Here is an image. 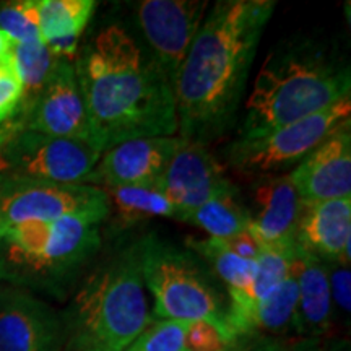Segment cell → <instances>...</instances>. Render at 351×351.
<instances>
[{"instance_id":"1","label":"cell","mask_w":351,"mask_h":351,"mask_svg":"<svg viewBox=\"0 0 351 351\" xmlns=\"http://www.w3.org/2000/svg\"><path fill=\"white\" fill-rule=\"evenodd\" d=\"M274 0H218L208 8L174 82L178 137L207 145L238 109Z\"/></svg>"},{"instance_id":"2","label":"cell","mask_w":351,"mask_h":351,"mask_svg":"<svg viewBox=\"0 0 351 351\" xmlns=\"http://www.w3.org/2000/svg\"><path fill=\"white\" fill-rule=\"evenodd\" d=\"M73 65L96 152L104 153L127 140L178 134L173 86L122 26L99 29Z\"/></svg>"},{"instance_id":"3","label":"cell","mask_w":351,"mask_h":351,"mask_svg":"<svg viewBox=\"0 0 351 351\" xmlns=\"http://www.w3.org/2000/svg\"><path fill=\"white\" fill-rule=\"evenodd\" d=\"M351 90L348 64L313 44L271 51L247 96L238 137H254L324 111Z\"/></svg>"},{"instance_id":"4","label":"cell","mask_w":351,"mask_h":351,"mask_svg":"<svg viewBox=\"0 0 351 351\" xmlns=\"http://www.w3.org/2000/svg\"><path fill=\"white\" fill-rule=\"evenodd\" d=\"M153 322L142 243L104 258L78 288L64 319L67 351H125Z\"/></svg>"},{"instance_id":"5","label":"cell","mask_w":351,"mask_h":351,"mask_svg":"<svg viewBox=\"0 0 351 351\" xmlns=\"http://www.w3.org/2000/svg\"><path fill=\"white\" fill-rule=\"evenodd\" d=\"M101 225L93 218L64 217L0 230V282L64 293L99 252Z\"/></svg>"},{"instance_id":"6","label":"cell","mask_w":351,"mask_h":351,"mask_svg":"<svg viewBox=\"0 0 351 351\" xmlns=\"http://www.w3.org/2000/svg\"><path fill=\"white\" fill-rule=\"evenodd\" d=\"M142 243L145 288L153 296V314L158 320L208 322L228 343H234L228 324V306L210 275L202 269L195 254L176 247L156 236Z\"/></svg>"},{"instance_id":"7","label":"cell","mask_w":351,"mask_h":351,"mask_svg":"<svg viewBox=\"0 0 351 351\" xmlns=\"http://www.w3.org/2000/svg\"><path fill=\"white\" fill-rule=\"evenodd\" d=\"M351 122V98L254 137H238L228 145L226 163L238 173L274 178L300 166L319 145Z\"/></svg>"},{"instance_id":"8","label":"cell","mask_w":351,"mask_h":351,"mask_svg":"<svg viewBox=\"0 0 351 351\" xmlns=\"http://www.w3.org/2000/svg\"><path fill=\"white\" fill-rule=\"evenodd\" d=\"M101 153L90 143L23 130L10 122L0 127V178L23 181L85 184Z\"/></svg>"},{"instance_id":"9","label":"cell","mask_w":351,"mask_h":351,"mask_svg":"<svg viewBox=\"0 0 351 351\" xmlns=\"http://www.w3.org/2000/svg\"><path fill=\"white\" fill-rule=\"evenodd\" d=\"M108 213V195L99 187L0 178V230L64 217H86L103 223Z\"/></svg>"},{"instance_id":"10","label":"cell","mask_w":351,"mask_h":351,"mask_svg":"<svg viewBox=\"0 0 351 351\" xmlns=\"http://www.w3.org/2000/svg\"><path fill=\"white\" fill-rule=\"evenodd\" d=\"M207 10L205 0H142L135 3V21L147 52L173 88Z\"/></svg>"},{"instance_id":"11","label":"cell","mask_w":351,"mask_h":351,"mask_svg":"<svg viewBox=\"0 0 351 351\" xmlns=\"http://www.w3.org/2000/svg\"><path fill=\"white\" fill-rule=\"evenodd\" d=\"M8 122L23 130L91 145L90 121L73 62L60 60L43 90L23 101Z\"/></svg>"},{"instance_id":"12","label":"cell","mask_w":351,"mask_h":351,"mask_svg":"<svg viewBox=\"0 0 351 351\" xmlns=\"http://www.w3.org/2000/svg\"><path fill=\"white\" fill-rule=\"evenodd\" d=\"M158 182L176 207V217L217 197L238 194V187L207 145L189 140H182Z\"/></svg>"},{"instance_id":"13","label":"cell","mask_w":351,"mask_h":351,"mask_svg":"<svg viewBox=\"0 0 351 351\" xmlns=\"http://www.w3.org/2000/svg\"><path fill=\"white\" fill-rule=\"evenodd\" d=\"M64 319L20 288L0 289V351H60Z\"/></svg>"},{"instance_id":"14","label":"cell","mask_w":351,"mask_h":351,"mask_svg":"<svg viewBox=\"0 0 351 351\" xmlns=\"http://www.w3.org/2000/svg\"><path fill=\"white\" fill-rule=\"evenodd\" d=\"M181 142L182 138L178 135L122 142L101 153L98 163L85 184L106 189L155 182L165 173Z\"/></svg>"},{"instance_id":"15","label":"cell","mask_w":351,"mask_h":351,"mask_svg":"<svg viewBox=\"0 0 351 351\" xmlns=\"http://www.w3.org/2000/svg\"><path fill=\"white\" fill-rule=\"evenodd\" d=\"M302 204L351 197V122L289 173Z\"/></svg>"},{"instance_id":"16","label":"cell","mask_w":351,"mask_h":351,"mask_svg":"<svg viewBox=\"0 0 351 351\" xmlns=\"http://www.w3.org/2000/svg\"><path fill=\"white\" fill-rule=\"evenodd\" d=\"M351 241V197L302 205L295 231L301 251L327 263H348Z\"/></svg>"},{"instance_id":"17","label":"cell","mask_w":351,"mask_h":351,"mask_svg":"<svg viewBox=\"0 0 351 351\" xmlns=\"http://www.w3.org/2000/svg\"><path fill=\"white\" fill-rule=\"evenodd\" d=\"M254 200L256 212H251L247 231L258 245L293 243L304 204L289 174L263 179L256 189Z\"/></svg>"},{"instance_id":"18","label":"cell","mask_w":351,"mask_h":351,"mask_svg":"<svg viewBox=\"0 0 351 351\" xmlns=\"http://www.w3.org/2000/svg\"><path fill=\"white\" fill-rule=\"evenodd\" d=\"M291 269L298 283L296 333L320 340L332 330L333 301L327 262L311 256L295 244Z\"/></svg>"},{"instance_id":"19","label":"cell","mask_w":351,"mask_h":351,"mask_svg":"<svg viewBox=\"0 0 351 351\" xmlns=\"http://www.w3.org/2000/svg\"><path fill=\"white\" fill-rule=\"evenodd\" d=\"M36 10L44 44L57 59L73 62L96 10L95 0H36Z\"/></svg>"},{"instance_id":"20","label":"cell","mask_w":351,"mask_h":351,"mask_svg":"<svg viewBox=\"0 0 351 351\" xmlns=\"http://www.w3.org/2000/svg\"><path fill=\"white\" fill-rule=\"evenodd\" d=\"M103 191L108 195V218H111L112 228L117 231L127 230L152 218L176 217V207L166 197L158 181L137 186L106 187Z\"/></svg>"},{"instance_id":"21","label":"cell","mask_w":351,"mask_h":351,"mask_svg":"<svg viewBox=\"0 0 351 351\" xmlns=\"http://www.w3.org/2000/svg\"><path fill=\"white\" fill-rule=\"evenodd\" d=\"M238 194H228L217 197L200 207L178 213L176 219L199 226L208 232V238L230 239L239 232L247 231L251 223V210L236 199Z\"/></svg>"},{"instance_id":"22","label":"cell","mask_w":351,"mask_h":351,"mask_svg":"<svg viewBox=\"0 0 351 351\" xmlns=\"http://www.w3.org/2000/svg\"><path fill=\"white\" fill-rule=\"evenodd\" d=\"M296 311L298 283L295 271L289 269L287 278L258 307L254 335L258 332L274 337L287 335L289 332L296 333Z\"/></svg>"},{"instance_id":"23","label":"cell","mask_w":351,"mask_h":351,"mask_svg":"<svg viewBox=\"0 0 351 351\" xmlns=\"http://www.w3.org/2000/svg\"><path fill=\"white\" fill-rule=\"evenodd\" d=\"M10 56L19 70L21 83H23L21 103L33 99L43 90V86L54 73L57 64L60 62V59H57L43 41L33 44H13Z\"/></svg>"},{"instance_id":"24","label":"cell","mask_w":351,"mask_h":351,"mask_svg":"<svg viewBox=\"0 0 351 351\" xmlns=\"http://www.w3.org/2000/svg\"><path fill=\"white\" fill-rule=\"evenodd\" d=\"M0 29L15 44L41 43L36 0H13L0 3Z\"/></svg>"},{"instance_id":"25","label":"cell","mask_w":351,"mask_h":351,"mask_svg":"<svg viewBox=\"0 0 351 351\" xmlns=\"http://www.w3.org/2000/svg\"><path fill=\"white\" fill-rule=\"evenodd\" d=\"M186 320H155L125 351H189Z\"/></svg>"},{"instance_id":"26","label":"cell","mask_w":351,"mask_h":351,"mask_svg":"<svg viewBox=\"0 0 351 351\" xmlns=\"http://www.w3.org/2000/svg\"><path fill=\"white\" fill-rule=\"evenodd\" d=\"M23 99V83L12 56L0 60V127L19 112Z\"/></svg>"},{"instance_id":"27","label":"cell","mask_w":351,"mask_h":351,"mask_svg":"<svg viewBox=\"0 0 351 351\" xmlns=\"http://www.w3.org/2000/svg\"><path fill=\"white\" fill-rule=\"evenodd\" d=\"M186 341L189 351H225L230 346L217 327L200 320L191 322Z\"/></svg>"},{"instance_id":"28","label":"cell","mask_w":351,"mask_h":351,"mask_svg":"<svg viewBox=\"0 0 351 351\" xmlns=\"http://www.w3.org/2000/svg\"><path fill=\"white\" fill-rule=\"evenodd\" d=\"M328 282L333 306H339L341 311L350 314L351 304V275L348 263H327Z\"/></svg>"},{"instance_id":"29","label":"cell","mask_w":351,"mask_h":351,"mask_svg":"<svg viewBox=\"0 0 351 351\" xmlns=\"http://www.w3.org/2000/svg\"><path fill=\"white\" fill-rule=\"evenodd\" d=\"M223 244H225L231 252H234L236 256L249 258V261H256L258 257V252H261V245H258V243L254 239V236L249 231L239 232V234L232 236L230 239H225Z\"/></svg>"},{"instance_id":"30","label":"cell","mask_w":351,"mask_h":351,"mask_svg":"<svg viewBox=\"0 0 351 351\" xmlns=\"http://www.w3.org/2000/svg\"><path fill=\"white\" fill-rule=\"evenodd\" d=\"M261 351H322L319 340L302 339L298 341H280L276 339H262L257 341Z\"/></svg>"},{"instance_id":"31","label":"cell","mask_w":351,"mask_h":351,"mask_svg":"<svg viewBox=\"0 0 351 351\" xmlns=\"http://www.w3.org/2000/svg\"><path fill=\"white\" fill-rule=\"evenodd\" d=\"M13 44H15V43H13L12 39L7 36V34L3 33L2 29H0V60H3L5 57L10 56Z\"/></svg>"},{"instance_id":"32","label":"cell","mask_w":351,"mask_h":351,"mask_svg":"<svg viewBox=\"0 0 351 351\" xmlns=\"http://www.w3.org/2000/svg\"><path fill=\"white\" fill-rule=\"evenodd\" d=\"M225 351H261V348H258V345L256 343V341L245 343V341L241 339V340H236L234 343H231Z\"/></svg>"}]
</instances>
